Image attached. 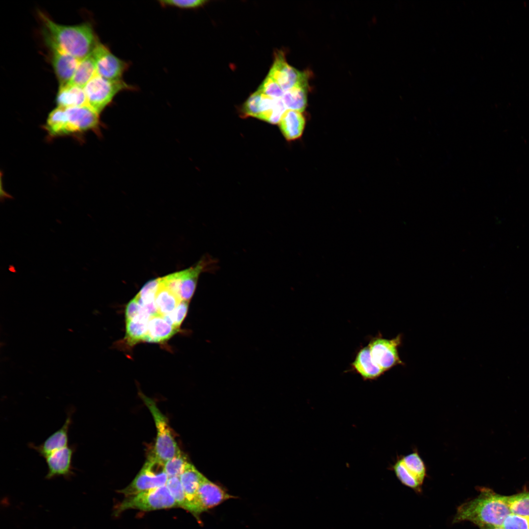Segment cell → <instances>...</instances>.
<instances>
[{"label": "cell", "instance_id": "cell-7", "mask_svg": "<svg viewBox=\"0 0 529 529\" xmlns=\"http://www.w3.org/2000/svg\"><path fill=\"white\" fill-rule=\"evenodd\" d=\"M168 477L165 469V463L153 454L148 456L141 470L132 481L118 492L126 497L142 492L166 485Z\"/></svg>", "mask_w": 529, "mask_h": 529}, {"label": "cell", "instance_id": "cell-30", "mask_svg": "<svg viewBox=\"0 0 529 529\" xmlns=\"http://www.w3.org/2000/svg\"><path fill=\"white\" fill-rule=\"evenodd\" d=\"M189 462L182 453L168 459L165 463V469L168 477H179Z\"/></svg>", "mask_w": 529, "mask_h": 529}, {"label": "cell", "instance_id": "cell-21", "mask_svg": "<svg viewBox=\"0 0 529 529\" xmlns=\"http://www.w3.org/2000/svg\"><path fill=\"white\" fill-rule=\"evenodd\" d=\"M56 102L57 107L63 108L88 106L83 88L71 83L59 87Z\"/></svg>", "mask_w": 529, "mask_h": 529}, {"label": "cell", "instance_id": "cell-2", "mask_svg": "<svg viewBox=\"0 0 529 529\" xmlns=\"http://www.w3.org/2000/svg\"><path fill=\"white\" fill-rule=\"evenodd\" d=\"M510 514L505 496L484 488L477 497L458 506L453 522L469 521L479 527H502Z\"/></svg>", "mask_w": 529, "mask_h": 529}, {"label": "cell", "instance_id": "cell-1", "mask_svg": "<svg viewBox=\"0 0 529 529\" xmlns=\"http://www.w3.org/2000/svg\"><path fill=\"white\" fill-rule=\"evenodd\" d=\"M42 35L48 47H53L79 60L90 55L100 42L89 23L75 25L58 24L45 13L38 12Z\"/></svg>", "mask_w": 529, "mask_h": 529}, {"label": "cell", "instance_id": "cell-32", "mask_svg": "<svg viewBox=\"0 0 529 529\" xmlns=\"http://www.w3.org/2000/svg\"><path fill=\"white\" fill-rule=\"evenodd\" d=\"M258 90L264 95L275 98H282L285 92L279 84L268 75Z\"/></svg>", "mask_w": 529, "mask_h": 529}, {"label": "cell", "instance_id": "cell-33", "mask_svg": "<svg viewBox=\"0 0 529 529\" xmlns=\"http://www.w3.org/2000/svg\"><path fill=\"white\" fill-rule=\"evenodd\" d=\"M189 302L186 301H181L172 312L163 316L169 324L175 328L179 329L181 324L187 313Z\"/></svg>", "mask_w": 529, "mask_h": 529}, {"label": "cell", "instance_id": "cell-8", "mask_svg": "<svg viewBox=\"0 0 529 529\" xmlns=\"http://www.w3.org/2000/svg\"><path fill=\"white\" fill-rule=\"evenodd\" d=\"M402 335L392 339L379 336L372 337L368 347L373 361L385 372L397 365H404L400 359L398 348L402 343Z\"/></svg>", "mask_w": 529, "mask_h": 529}, {"label": "cell", "instance_id": "cell-15", "mask_svg": "<svg viewBox=\"0 0 529 529\" xmlns=\"http://www.w3.org/2000/svg\"><path fill=\"white\" fill-rule=\"evenodd\" d=\"M50 63L59 87L70 83L79 62L75 57L53 47H48Z\"/></svg>", "mask_w": 529, "mask_h": 529}, {"label": "cell", "instance_id": "cell-4", "mask_svg": "<svg viewBox=\"0 0 529 529\" xmlns=\"http://www.w3.org/2000/svg\"><path fill=\"white\" fill-rule=\"evenodd\" d=\"M88 106L99 114L120 92L135 90L136 88L123 80H109L95 75L83 88Z\"/></svg>", "mask_w": 529, "mask_h": 529}, {"label": "cell", "instance_id": "cell-18", "mask_svg": "<svg viewBox=\"0 0 529 529\" xmlns=\"http://www.w3.org/2000/svg\"><path fill=\"white\" fill-rule=\"evenodd\" d=\"M350 365L351 371L359 374L364 380H376L385 373L373 361L368 345L358 351Z\"/></svg>", "mask_w": 529, "mask_h": 529}, {"label": "cell", "instance_id": "cell-14", "mask_svg": "<svg viewBox=\"0 0 529 529\" xmlns=\"http://www.w3.org/2000/svg\"><path fill=\"white\" fill-rule=\"evenodd\" d=\"M75 449L74 446L69 445L45 457L48 467L46 479L60 476L69 479L74 475L72 459Z\"/></svg>", "mask_w": 529, "mask_h": 529}, {"label": "cell", "instance_id": "cell-23", "mask_svg": "<svg viewBox=\"0 0 529 529\" xmlns=\"http://www.w3.org/2000/svg\"><path fill=\"white\" fill-rule=\"evenodd\" d=\"M150 317L149 313L143 310L132 319L126 321V338L129 344L144 341Z\"/></svg>", "mask_w": 529, "mask_h": 529}, {"label": "cell", "instance_id": "cell-34", "mask_svg": "<svg viewBox=\"0 0 529 529\" xmlns=\"http://www.w3.org/2000/svg\"><path fill=\"white\" fill-rule=\"evenodd\" d=\"M504 529H529V517L510 514L502 526Z\"/></svg>", "mask_w": 529, "mask_h": 529}, {"label": "cell", "instance_id": "cell-11", "mask_svg": "<svg viewBox=\"0 0 529 529\" xmlns=\"http://www.w3.org/2000/svg\"><path fill=\"white\" fill-rule=\"evenodd\" d=\"M308 74L289 65L284 54H275L274 63L268 75L274 79L284 92L297 86H308Z\"/></svg>", "mask_w": 529, "mask_h": 529}, {"label": "cell", "instance_id": "cell-16", "mask_svg": "<svg viewBox=\"0 0 529 529\" xmlns=\"http://www.w3.org/2000/svg\"><path fill=\"white\" fill-rule=\"evenodd\" d=\"M73 412V410H69L63 426L51 434L42 443L38 446L30 443L29 447L45 458L54 452L69 446V431L72 423Z\"/></svg>", "mask_w": 529, "mask_h": 529}, {"label": "cell", "instance_id": "cell-6", "mask_svg": "<svg viewBox=\"0 0 529 529\" xmlns=\"http://www.w3.org/2000/svg\"><path fill=\"white\" fill-rule=\"evenodd\" d=\"M177 505L166 485L127 497L117 505L114 515L129 509L150 511L177 507Z\"/></svg>", "mask_w": 529, "mask_h": 529}, {"label": "cell", "instance_id": "cell-10", "mask_svg": "<svg viewBox=\"0 0 529 529\" xmlns=\"http://www.w3.org/2000/svg\"><path fill=\"white\" fill-rule=\"evenodd\" d=\"M96 66V74L109 80H121L129 67L128 63L112 53L109 48L99 42L92 53Z\"/></svg>", "mask_w": 529, "mask_h": 529}, {"label": "cell", "instance_id": "cell-27", "mask_svg": "<svg viewBox=\"0 0 529 529\" xmlns=\"http://www.w3.org/2000/svg\"><path fill=\"white\" fill-rule=\"evenodd\" d=\"M159 284V278L149 281L143 286L135 297L139 303L148 312L151 316L158 314L155 297Z\"/></svg>", "mask_w": 529, "mask_h": 529}, {"label": "cell", "instance_id": "cell-35", "mask_svg": "<svg viewBox=\"0 0 529 529\" xmlns=\"http://www.w3.org/2000/svg\"><path fill=\"white\" fill-rule=\"evenodd\" d=\"M207 0H160V4L164 7H173L182 9L196 8L203 5Z\"/></svg>", "mask_w": 529, "mask_h": 529}, {"label": "cell", "instance_id": "cell-28", "mask_svg": "<svg viewBox=\"0 0 529 529\" xmlns=\"http://www.w3.org/2000/svg\"><path fill=\"white\" fill-rule=\"evenodd\" d=\"M505 498L511 513L529 517V492Z\"/></svg>", "mask_w": 529, "mask_h": 529}, {"label": "cell", "instance_id": "cell-36", "mask_svg": "<svg viewBox=\"0 0 529 529\" xmlns=\"http://www.w3.org/2000/svg\"><path fill=\"white\" fill-rule=\"evenodd\" d=\"M143 307L139 303L135 297L126 305L125 308L126 321L130 320L139 314L143 310Z\"/></svg>", "mask_w": 529, "mask_h": 529}, {"label": "cell", "instance_id": "cell-24", "mask_svg": "<svg viewBox=\"0 0 529 529\" xmlns=\"http://www.w3.org/2000/svg\"><path fill=\"white\" fill-rule=\"evenodd\" d=\"M181 301L178 296L159 282L155 297L158 314L164 316L169 314L177 307Z\"/></svg>", "mask_w": 529, "mask_h": 529}, {"label": "cell", "instance_id": "cell-25", "mask_svg": "<svg viewBox=\"0 0 529 529\" xmlns=\"http://www.w3.org/2000/svg\"><path fill=\"white\" fill-rule=\"evenodd\" d=\"M308 86H295L284 92L282 97L287 109L302 112L307 101Z\"/></svg>", "mask_w": 529, "mask_h": 529}, {"label": "cell", "instance_id": "cell-19", "mask_svg": "<svg viewBox=\"0 0 529 529\" xmlns=\"http://www.w3.org/2000/svg\"><path fill=\"white\" fill-rule=\"evenodd\" d=\"M278 123L284 137L287 141H291L301 137L306 125V119L302 112L288 109Z\"/></svg>", "mask_w": 529, "mask_h": 529}, {"label": "cell", "instance_id": "cell-5", "mask_svg": "<svg viewBox=\"0 0 529 529\" xmlns=\"http://www.w3.org/2000/svg\"><path fill=\"white\" fill-rule=\"evenodd\" d=\"M141 397L151 412L156 428L157 435L153 454L165 463L168 459L181 454V451L172 435L167 419L155 402L143 394H141Z\"/></svg>", "mask_w": 529, "mask_h": 529}, {"label": "cell", "instance_id": "cell-17", "mask_svg": "<svg viewBox=\"0 0 529 529\" xmlns=\"http://www.w3.org/2000/svg\"><path fill=\"white\" fill-rule=\"evenodd\" d=\"M191 463H188L179 476V479L190 505V511L198 518L196 505V494L199 484L204 477Z\"/></svg>", "mask_w": 529, "mask_h": 529}, {"label": "cell", "instance_id": "cell-37", "mask_svg": "<svg viewBox=\"0 0 529 529\" xmlns=\"http://www.w3.org/2000/svg\"><path fill=\"white\" fill-rule=\"evenodd\" d=\"M480 528L481 529H504L502 527L483 526Z\"/></svg>", "mask_w": 529, "mask_h": 529}, {"label": "cell", "instance_id": "cell-22", "mask_svg": "<svg viewBox=\"0 0 529 529\" xmlns=\"http://www.w3.org/2000/svg\"><path fill=\"white\" fill-rule=\"evenodd\" d=\"M287 110L281 98H272L262 93L260 113L257 118L271 124H277Z\"/></svg>", "mask_w": 529, "mask_h": 529}, {"label": "cell", "instance_id": "cell-3", "mask_svg": "<svg viewBox=\"0 0 529 529\" xmlns=\"http://www.w3.org/2000/svg\"><path fill=\"white\" fill-rule=\"evenodd\" d=\"M99 114L89 106L63 108L57 107L48 115L45 127L53 136L98 130Z\"/></svg>", "mask_w": 529, "mask_h": 529}, {"label": "cell", "instance_id": "cell-9", "mask_svg": "<svg viewBox=\"0 0 529 529\" xmlns=\"http://www.w3.org/2000/svg\"><path fill=\"white\" fill-rule=\"evenodd\" d=\"M393 470L403 484L415 490L419 489L426 474L425 464L417 452L398 459Z\"/></svg>", "mask_w": 529, "mask_h": 529}, {"label": "cell", "instance_id": "cell-31", "mask_svg": "<svg viewBox=\"0 0 529 529\" xmlns=\"http://www.w3.org/2000/svg\"><path fill=\"white\" fill-rule=\"evenodd\" d=\"M261 95V92L257 90L248 98L243 104L241 110L243 117L258 118L260 113Z\"/></svg>", "mask_w": 529, "mask_h": 529}, {"label": "cell", "instance_id": "cell-29", "mask_svg": "<svg viewBox=\"0 0 529 529\" xmlns=\"http://www.w3.org/2000/svg\"><path fill=\"white\" fill-rule=\"evenodd\" d=\"M166 485L175 500L177 506L189 511V504L182 486L179 477L168 478Z\"/></svg>", "mask_w": 529, "mask_h": 529}, {"label": "cell", "instance_id": "cell-20", "mask_svg": "<svg viewBox=\"0 0 529 529\" xmlns=\"http://www.w3.org/2000/svg\"><path fill=\"white\" fill-rule=\"evenodd\" d=\"M179 330L168 322L164 317L157 314L150 317L147 332L144 341L161 342L168 340Z\"/></svg>", "mask_w": 529, "mask_h": 529}, {"label": "cell", "instance_id": "cell-12", "mask_svg": "<svg viewBox=\"0 0 529 529\" xmlns=\"http://www.w3.org/2000/svg\"><path fill=\"white\" fill-rule=\"evenodd\" d=\"M216 264L215 259L206 256L203 257L194 266L179 271V296L182 301H190L195 290L200 274L205 271L215 270Z\"/></svg>", "mask_w": 529, "mask_h": 529}, {"label": "cell", "instance_id": "cell-26", "mask_svg": "<svg viewBox=\"0 0 529 529\" xmlns=\"http://www.w3.org/2000/svg\"><path fill=\"white\" fill-rule=\"evenodd\" d=\"M96 74V62L91 53L88 56L79 61L70 83L84 88Z\"/></svg>", "mask_w": 529, "mask_h": 529}, {"label": "cell", "instance_id": "cell-13", "mask_svg": "<svg viewBox=\"0 0 529 529\" xmlns=\"http://www.w3.org/2000/svg\"><path fill=\"white\" fill-rule=\"evenodd\" d=\"M235 497L204 476L198 488L196 505L198 517L203 512L213 508Z\"/></svg>", "mask_w": 529, "mask_h": 529}]
</instances>
